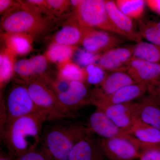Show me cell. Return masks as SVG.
Masks as SVG:
<instances>
[{
    "label": "cell",
    "instance_id": "cell-7",
    "mask_svg": "<svg viewBox=\"0 0 160 160\" xmlns=\"http://www.w3.org/2000/svg\"><path fill=\"white\" fill-rule=\"evenodd\" d=\"M47 84L54 91L61 103L71 111L91 105V94L85 83L49 78Z\"/></svg>",
    "mask_w": 160,
    "mask_h": 160
},
{
    "label": "cell",
    "instance_id": "cell-22",
    "mask_svg": "<svg viewBox=\"0 0 160 160\" xmlns=\"http://www.w3.org/2000/svg\"><path fill=\"white\" fill-rule=\"evenodd\" d=\"M77 46H70L52 42L48 47L45 56L48 61L61 64L71 60Z\"/></svg>",
    "mask_w": 160,
    "mask_h": 160
},
{
    "label": "cell",
    "instance_id": "cell-9",
    "mask_svg": "<svg viewBox=\"0 0 160 160\" xmlns=\"http://www.w3.org/2000/svg\"><path fill=\"white\" fill-rule=\"evenodd\" d=\"M87 127L92 133L98 135L101 138L127 139L131 140L139 147L137 141L128 132L117 126L102 110L98 108H96V110L89 117Z\"/></svg>",
    "mask_w": 160,
    "mask_h": 160
},
{
    "label": "cell",
    "instance_id": "cell-19",
    "mask_svg": "<svg viewBox=\"0 0 160 160\" xmlns=\"http://www.w3.org/2000/svg\"><path fill=\"white\" fill-rule=\"evenodd\" d=\"M137 118L143 122L160 130V105L151 96L137 102Z\"/></svg>",
    "mask_w": 160,
    "mask_h": 160
},
{
    "label": "cell",
    "instance_id": "cell-1",
    "mask_svg": "<svg viewBox=\"0 0 160 160\" xmlns=\"http://www.w3.org/2000/svg\"><path fill=\"white\" fill-rule=\"evenodd\" d=\"M52 118L43 110L1 123V137L9 153L16 158L41 144L44 123Z\"/></svg>",
    "mask_w": 160,
    "mask_h": 160
},
{
    "label": "cell",
    "instance_id": "cell-12",
    "mask_svg": "<svg viewBox=\"0 0 160 160\" xmlns=\"http://www.w3.org/2000/svg\"><path fill=\"white\" fill-rule=\"evenodd\" d=\"M95 107L102 110L119 128L127 132L138 118L137 102Z\"/></svg>",
    "mask_w": 160,
    "mask_h": 160
},
{
    "label": "cell",
    "instance_id": "cell-27",
    "mask_svg": "<svg viewBox=\"0 0 160 160\" xmlns=\"http://www.w3.org/2000/svg\"><path fill=\"white\" fill-rule=\"evenodd\" d=\"M138 32L149 42L160 45V21L140 22Z\"/></svg>",
    "mask_w": 160,
    "mask_h": 160
},
{
    "label": "cell",
    "instance_id": "cell-21",
    "mask_svg": "<svg viewBox=\"0 0 160 160\" xmlns=\"http://www.w3.org/2000/svg\"><path fill=\"white\" fill-rule=\"evenodd\" d=\"M2 37L6 48L16 55L28 54L32 49V38L29 35L18 33H5Z\"/></svg>",
    "mask_w": 160,
    "mask_h": 160
},
{
    "label": "cell",
    "instance_id": "cell-26",
    "mask_svg": "<svg viewBox=\"0 0 160 160\" xmlns=\"http://www.w3.org/2000/svg\"><path fill=\"white\" fill-rule=\"evenodd\" d=\"M117 6L124 14L132 19H139L145 11L146 5L144 0H117Z\"/></svg>",
    "mask_w": 160,
    "mask_h": 160
},
{
    "label": "cell",
    "instance_id": "cell-20",
    "mask_svg": "<svg viewBox=\"0 0 160 160\" xmlns=\"http://www.w3.org/2000/svg\"><path fill=\"white\" fill-rule=\"evenodd\" d=\"M82 30L73 18V21L62 26L55 34L53 42L70 46H77L82 42Z\"/></svg>",
    "mask_w": 160,
    "mask_h": 160
},
{
    "label": "cell",
    "instance_id": "cell-35",
    "mask_svg": "<svg viewBox=\"0 0 160 160\" xmlns=\"http://www.w3.org/2000/svg\"><path fill=\"white\" fill-rule=\"evenodd\" d=\"M146 2L152 11L160 15V0H147Z\"/></svg>",
    "mask_w": 160,
    "mask_h": 160
},
{
    "label": "cell",
    "instance_id": "cell-8",
    "mask_svg": "<svg viewBox=\"0 0 160 160\" xmlns=\"http://www.w3.org/2000/svg\"><path fill=\"white\" fill-rule=\"evenodd\" d=\"M105 158L109 160H138L141 151L131 140L123 138L98 139Z\"/></svg>",
    "mask_w": 160,
    "mask_h": 160
},
{
    "label": "cell",
    "instance_id": "cell-11",
    "mask_svg": "<svg viewBox=\"0 0 160 160\" xmlns=\"http://www.w3.org/2000/svg\"><path fill=\"white\" fill-rule=\"evenodd\" d=\"M119 71L125 72L136 82L146 85L148 88L160 78V63L132 57Z\"/></svg>",
    "mask_w": 160,
    "mask_h": 160
},
{
    "label": "cell",
    "instance_id": "cell-36",
    "mask_svg": "<svg viewBox=\"0 0 160 160\" xmlns=\"http://www.w3.org/2000/svg\"><path fill=\"white\" fill-rule=\"evenodd\" d=\"M82 0H72L70 1V6L76 8L82 2Z\"/></svg>",
    "mask_w": 160,
    "mask_h": 160
},
{
    "label": "cell",
    "instance_id": "cell-10",
    "mask_svg": "<svg viewBox=\"0 0 160 160\" xmlns=\"http://www.w3.org/2000/svg\"><path fill=\"white\" fill-rule=\"evenodd\" d=\"M82 28L83 38L81 44L87 51L98 53L117 47L122 40L111 32L92 28Z\"/></svg>",
    "mask_w": 160,
    "mask_h": 160
},
{
    "label": "cell",
    "instance_id": "cell-15",
    "mask_svg": "<svg viewBox=\"0 0 160 160\" xmlns=\"http://www.w3.org/2000/svg\"><path fill=\"white\" fill-rule=\"evenodd\" d=\"M106 158L99 143L89 132L79 140L72 149L67 160H104Z\"/></svg>",
    "mask_w": 160,
    "mask_h": 160
},
{
    "label": "cell",
    "instance_id": "cell-2",
    "mask_svg": "<svg viewBox=\"0 0 160 160\" xmlns=\"http://www.w3.org/2000/svg\"><path fill=\"white\" fill-rule=\"evenodd\" d=\"M89 132L80 124H55L43 132L41 147L53 160H67L74 145Z\"/></svg>",
    "mask_w": 160,
    "mask_h": 160
},
{
    "label": "cell",
    "instance_id": "cell-34",
    "mask_svg": "<svg viewBox=\"0 0 160 160\" xmlns=\"http://www.w3.org/2000/svg\"><path fill=\"white\" fill-rule=\"evenodd\" d=\"M148 91L149 95L160 105V78L155 82L148 87Z\"/></svg>",
    "mask_w": 160,
    "mask_h": 160
},
{
    "label": "cell",
    "instance_id": "cell-17",
    "mask_svg": "<svg viewBox=\"0 0 160 160\" xmlns=\"http://www.w3.org/2000/svg\"><path fill=\"white\" fill-rule=\"evenodd\" d=\"M134 46L116 47L103 52L98 65L106 71H119L133 57Z\"/></svg>",
    "mask_w": 160,
    "mask_h": 160
},
{
    "label": "cell",
    "instance_id": "cell-37",
    "mask_svg": "<svg viewBox=\"0 0 160 160\" xmlns=\"http://www.w3.org/2000/svg\"><path fill=\"white\" fill-rule=\"evenodd\" d=\"M156 149V150H158V151H159L160 152V145H159V146H156V147H153V148H152V149Z\"/></svg>",
    "mask_w": 160,
    "mask_h": 160
},
{
    "label": "cell",
    "instance_id": "cell-4",
    "mask_svg": "<svg viewBox=\"0 0 160 160\" xmlns=\"http://www.w3.org/2000/svg\"><path fill=\"white\" fill-rule=\"evenodd\" d=\"M74 9L73 17L81 28L100 29L125 38L110 20L106 11V1L82 0Z\"/></svg>",
    "mask_w": 160,
    "mask_h": 160
},
{
    "label": "cell",
    "instance_id": "cell-28",
    "mask_svg": "<svg viewBox=\"0 0 160 160\" xmlns=\"http://www.w3.org/2000/svg\"><path fill=\"white\" fill-rule=\"evenodd\" d=\"M86 73V82L90 85L98 86L106 77L107 73L98 64H93L85 68Z\"/></svg>",
    "mask_w": 160,
    "mask_h": 160
},
{
    "label": "cell",
    "instance_id": "cell-16",
    "mask_svg": "<svg viewBox=\"0 0 160 160\" xmlns=\"http://www.w3.org/2000/svg\"><path fill=\"white\" fill-rule=\"evenodd\" d=\"M128 132L137 141L141 151L160 145V130L138 118L134 120Z\"/></svg>",
    "mask_w": 160,
    "mask_h": 160
},
{
    "label": "cell",
    "instance_id": "cell-18",
    "mask_svg": "<svg viewBox=\"0 0 160 160\" xmlns=\"http://www.w3.org/2000/svg\"><path fill=\"white\" fill-rule=\"evenodd\" d=\"M106 8L110 20L125 38L138 43L142 41V37L136 29L132 19L118 9L115 1H106Z\"/></svg>",
    "mask_w": 160,
    "mask_h": 160
},
{
    "label": "cell",
    "instance_id": "cell-5",
    "mask_svg": "<svg viewBox=\"0 0 160 160\" xmlns=\"http://www.w3.org/2000/svg\"><path fill=\"white\" fill-rule=\"evenodd\" d=\"M24 83L36 105L49 113L52 120L75 117L73 111L61 103L54 91L42 79L38 78Z\"/></svg>",
    "mask_w": 160,
    "mask_h": 160
},
{
    "label": "cell",
    "instance_id": "cell-30",
    "mask_svg": "<svg viewBox=\"0 0 160 160\" xmlns=\"http://www.w3.org/2000/svg\"><path fill=\"white\" fill-rule=\"evenodd\" d=\"M16 160H53L52 158L44 149L36 148L27 152L20 156Z\"/></svg>",
    "mask_w": 160,
    "mask_h": 160
},
{
    "label": "cell",
    "instance_id": "cell-13",
    "mask_svg": "<svg viewBox=\"0 0 160 160\" xmlns=\"http://www.w3.org/2000/svg\"><path fill=\"white\" fill-rule=\"evenodd\" d=\"M146 91H148V88L146 85L135 83L124 86L110 95L90 99V104L96 106L130 102L142 97Z\"/></svg>",
    "mask_w": 160,
    "mask_h": 160
},
{
    "label": "cell",
    "instance_id": "cell-24",
    "mask_svg": "<svg viewBox=\"0 0 160 160\" xmlns=\"http://www.w3.org/2000/svg\"><path fill=\"white\" fill-rule=\"evenodd\" d=\"M16 55L7 48L1 50L0 54L1 88L8 82L14 73Z\"/></svg>",
    "mask_w": 160,
    "mask_h": 160
},
{
    "label": "cell",
    "instance_id": "cell-32",
    "mask_svg": "<svg viewBox=\"0 0 160 160\" xmlns=\"http://www.w3.org/2000/svg\"><path fill=\"white\" fill-rule=\"evenodd\" d=\"M20 1L12 0H0V12L5 14L20 5Z\"/></svg>",
    "mask_w": 160,
    "mask_h": 160
},
{
    "label": "cell",
    "instance_id": "cell-23",
    "mask_svg": "<svg viewBox=\"0 0 160 160\" xmlns=\"http://www.w3.org/2000/svg\"><path fill=\"white\" fill-rule=\"evenodd\" d=\"M58 78L64 81H78L85 83L86 73L85 68H82L71 60L58 65Z\"/></svg>",
    "mask_w": 160,
    "mask_h": 160
},
{
    "label": "cell",
    "instance_id": "cell-33",
    "mask_svg": "<svg viewBox=\"0 0 160 160\" xmlns=\"http://www.w3.org/2000/svg\"><path fill=\"white\" fill-rule=\"evenodd\" d=\"M138 160H160V152L154 149L143 150Z\"/></svg>",
    "mask_w": 160,
    "mask_h": 160
},
{
    "label": "cell",
    "instance_id": "cell-31",
    "mask_svg": "<svg viewBox=\"0 0 160 160\" xmlns=\"http://www.w3.org/2000/svg\"><path fill=\"white\" fill-rule=\"evenodd\" d=\"M46 4L49 15L59 14L71 6L70 1L66 0H47Z\"/></svg>",
    "mask_w": 160,
    "mask_h": 160
},
{
    "label": "cell",
    "instance_id": "cell-6",
    "mask_svg": "<svg viewBox=\"0 0 160 160\" xmlns=\"http://www.w3.org/2000/svg\"><path fill=\"white\" fill-rule=\"evenodd\" d=\"M42 110L33 102L24 82L16 83L10 87L2 102L1 123Z\"/></svg>",
    "mask_w": 160,
    "mask_h": 160
},
{
    "label": "cell",
    "instance_id": "cell-38",
    "mask_svg": "<svg viewBox=\"0 0 160 160\" xmlns=\"http://www.w3.org/2000/svg\"><path fill=\"white\" fill-rule=\"evenodd\" d=\"M0 160H10L9 159L7 158L3 157L1 156V159H0Z\"/></svg>",
    "mask_w": 160,
    "mask_h": 160
},
{
    "label": "cell",
    "instance_id": "cell-29",
    "mask_svg": "<svg viewBox=\"0 0 160 160\" xmlns=\"http://www.w3.org/2000/svg\"><path fill=\"white\" fill-rule=\"evenodd\" d=\"M101 55L98 53H93L87 51L85 49H77L73 56L75 63L80 66H86L96 64L98 62Z\"/></svg>",
    "mask_w": 160,
    "mask_h": 160
},
{
    "label": "cell",
    "instance_id": "cell-25",
    "mask_svg": "<svg viewBox=\"0 0 160 160\" xmlns=\"http://www.w3.org/2000/svg\"><path fill=\"white\" fill-rule=\"evenodd\" d=\"M133 57L160 63V45L141 41L134 46Z\"/></svg>",
    "mask_w": 160,
    "mask_h": 160
},
{
    "label": "cell",
    "instance_id": "cell-14",
    "mask_svg": "<svg viewBox=\"0 0 160 160\" xmlns=\"http://www.w3.org/2000/svg\"><path fill=\"white\" fill-rule=\"evenodd\" d=\"M137 83L125 72H111L107 73L102 82L90 92V99L110 95L124 86Z\"/></svg>",
    "mask_w": 160,
    "mask_h": 160
},
{
    "label": "cell",
    "instance_id": "cell-3",
    "mask_svg": "<svg viewBox=\"0 0 160 160\" xmlns=\"http://www.w3.org/2000/svg\"><path fill=\"white\" fill-rule=\"evenodd\" d=\"M1 27L6 33H23L33 37L46 29L47 21L42 13L33 9L24 1L4 14Z\"/></svg>",
    "mask_w": 160,
    "mask_h": 160
}]
</instances>
